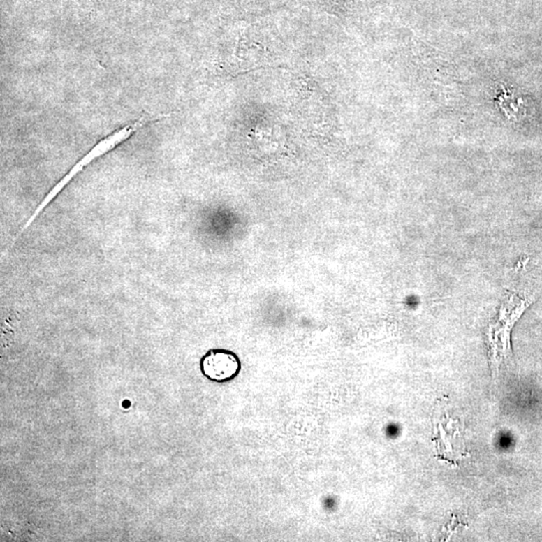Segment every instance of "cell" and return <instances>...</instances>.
<instances>
[{
  "mask_svg": "<svg viewBox=\"0 0 542 542\" xmlns=\"http://www.w3.org/2000/svg\"><path fill=\"white\" fill-rule=\"evenodd\" d=\"M156 120H158V115H146V116H143L142 118H140L139 120L135 121L134 123L130 124V125L126 126V127L119 130L118 132H115L114 134L109 136V137H107L105 139L103 140V141H101L100 143L96 145L93 150L89 152L88 155H87L84 159L80 160V162L78 163V164L75 165V166L73 167L72 170H71L70 173H68L66 177H64L63 180L59 182V185H57L56 187L54 188V190H52V193H50V195H47V198H45V201L41 204L40 208L38 209V211H36V213H34V216H32L31 220H29V222H31L32 220L36 218V214H38V213L43 210V207L47 205L48 202L54 198L57 193L63 189L64 186H66V184L68 183V181H70L71 179H72L73 177L75 175V174L79 173L80 171H82V170L84 169L87 165H89V163L93 162L94 160L96 159L98 157H100V156L104 155V154L107 153V152L112 150V149H114L115 147L118 146V145L122 143L124 140L128 139L131 135L134 134L136 131L139 130L140 128L143 127V126L146 125V124L151 123V122Z\"/></svg>",
  "mask_w": 542,
  "mask_h": 542,
  "instance_id": "cell-1",
  "label": "cell"
},
{
  "mask_svg": "<svg viewBox=\"0 0 542 542\" xmlns=\"http://www.w3.org/2000/svg\"><path fill=\"white\" fill-rule=\"evenodd\" d=\"M202 375L213 383L231 382L240 375L241 360L237 353L225 349L209 350L199 362Z\"/></svg>",
  "mask_w": 542,
  "mask_h": 542,
  "instance_id": "cell-2",
  "label": "cell"
}]
</instances>
